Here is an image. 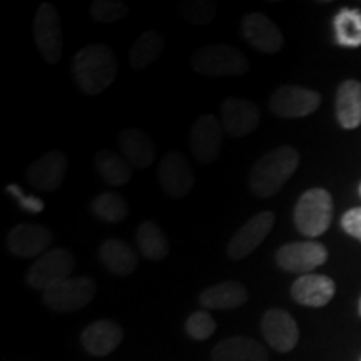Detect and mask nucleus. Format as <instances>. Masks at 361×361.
Here are the masks:
<instances>
[{"mask_svg": "<svg viewBox=\"0 0 361 361\" xmlns=\"http://www.w3.org/2000/svg\"><path fill=\"white\" fill-rule=\"evenodd\" d=\"M119 61L107 44H87L72 59V79L85 96H97L117 78Z\"/></svg>", "mask_w": 361, "mask_h": 361, "instance_id": "1", "label": "nucleus"}, {"mask_svg": "<svg viewBox=\"0 0 361 361\" xmlns=\"http://www.w3.org/2000/svg\"><path fill=\"white\" fill-rule=\"evenodd\" d=\"M300 166V152L291 146H281L266 152L252 164L250 171V191L258 200L278 194L291 179Z\"/></svg>", "mask_w": 361, "mask_h": 361, "instance_id": "2", "label": "nucleus"}, {"mask_svg": "<svg viewBox=\"0 0 361 361\" xmlns=\"http://www.w3.org/2000/svg\"><path fill=\"white\" fill-rule=\"evenodd\" d=\"M194 72L207 78L221 75H245L250 71V61L245 52L229 44H211L196 49L191 56Z\"/></svg>", "mask_w": 361, "mask_h": 361, "instance_id": "3", "label": "nucleus"}, {"mask_svg": "<svg viewBox=\"0 0 361 361\" xmlns=\"http://www.w3.org/2000/svg\"><path fill=\"white\" fill-rule=\"evenodd\" d=\"M333 219V197L326 189L314 188L301 194L295 206V224L301 234L318 238L328 231Z\"/></svg>", "mask_w": 361, "mask_h": 361, "instance_id": "4", "label": "nucleus"}, {"mask_svg": "<svg viewBox=\"0 0 361 361\" xmlns=\"http://www.w3.org/2000/svg\"><path fill=\"white\" fill-rule=\"evenodd\" d=\"M75 269V258L67 247H54L44 252L27 269L25 281L30 288L39 291H47L54 284L71 278Z\"/></svg>", "mask_w": 361, "mask_h": 361, "instance_id": "5", "label": "nucleus"}, {"mask_svg": "<svg viewBox=\"0 0 361 361\" xmlns=\"http://www.w3.org/2000/svg\"><path fill=\"white\" fill-rule=\"evenodd\" d=\"M96 291L97 286L92 278L71 276L44 291L42 301L56 313H71L85 308L94 300Z\"/></svg>", "mask_w": 361, "mask_h": 361, "instance_id": "6", "label": "nucleus"}, {"mask_svg": "<svg viewBox=\"0 0 361 361\" xmlns=\"http://www.w3.org/2000/svg\"><path fill=\"white\" fill-rule=\"evenodd\" d=\"M34 40L40 56L47 64H56L62 57V29L61 17L54 4H40L34 17Z\"/></svg>", "mask_w": 361, "mask_h": 361, "instance_id": "7", "label": "nucleus"}, {"mask_svg": "<svg viewBox=\"0 0 361 361\" xmlns=\"http://www.w3.org/2000/svg\"><path fill=\"white\" fill-rule=\"evenodd\" d=\"M319 104L322 96L316 90L301 85H279L269 97L271 112L283 119H298L313 114Z\"/></svg>", "mask_w": 361, "mask_h": 361, "instance_id": "8", "label": "nucleus"}, {"mask_svg": "<svg viewBox=\"0 0 361 361\" xmlns=\"http://www.w3.org/2000/svg\"><path fill=\"white\" fill-rule=\"evenodd\" d=\"M274 223H276V216L273 211H261L247 219L229 239L228 247H226L229 258L233 261L247 258L251 252L258 250L271 229L274 228Z\"/></svg>", "mask_w": 361, "mask_h": 361, "instance_id": "9", "label": "nucleus"}, {"mask_svg": "<svg viewBox=\"0 0 361 361\" xmlns=\"http://www.w3.org/2000/svg\"><path fill=\"white\" fill-rule=\"evenodd\" d=\"M279 268L288 273L310 274L328 261V250L322 243L296 241L279 247L274 256Z\"/></svg>", "mask_w": 361, "mask_h": 361, "instance_id": "10", "label": "nucleus"}, {"mask_svg": "<svg viewBox=\"0 0 361 361\" xmlns=\"http://www.w3.org/2000/svg\"><path fill=\"white\" fill-rule=\"evenodd\" d=\"M223 124L213 114H201L189 133V149L201 164H213L223 147Z\"/></svg>", "mask_w": 361, "mask_h": 361, "instance_id": "11", "label": "nucleus"}, {"mask_svg": "<svg viewBox=\"0 0 361 361\" xmlns=\"http://www.w3.org/2000/svg\"><path fill=\"white\" fill-rule=\"evenodd\" d=\"M157 178H159L162 191L174 200L186 197L196 183L191 162L179 151H169L162 157L159 169H157Z\"/></svg>", "mask_w": 361, "mask_h": 361, "instance_id": "12", "label": "nucleus"}, {"mask_svg": "<svg viewBox=\"0 0 361 361\" xmlns=\"http://www.w3.org/2000/svg\"><path fill=\"white\" fill-rule=\"evenodd\" d=\"M221 124L231 137H246L261 124L258 104L243 97H228L221 106Z\"/></svg>", "mask_w": 361, "mask_h": 361, "instance_id": "13", "label": "nucleus"}, {"mask_svg": "<svg viewBox=\"0 0 361 361\" xmlns=\"http://www.w3.org/2000/svg\"><path fill=\"white\" fill-rule=\"evenodd\" d=\"M52 243V234L49 228L37 223H22L13 226L7 233L6 245L12 255L19 258H40Z\"/></svg>", "mask_w": 361, "mask_h": 361, "instance_id": "14", "label": "nucleus"}, {"mask_svg": "<svg viewBox=\"0 0 361 361\" xmlns=\"http://www.w3.org/2000/svg\"><path fill=\"white\" fill-rule=\"evenodd\" d=\"M261 333L271 348L279 353L295 350L300 340V329L295 318L288 311L273 308L268 310L261 318Z\"/></svg>", "mask_w": 361, "mask_h": 361, "instance_id": "15", "label": "nucleus"}, {"mask_svg": "<svg viewBox=\"0 0 361 361\" xmlns=\"http://www.w3.org/2000/svg\"><path fill=\"white\" fill-rule=\"evenodd\" d=\"M241 32L252 49L263 54H276L284 45V37L279 27L261 12H251L245 16Z\"/></svg>", "mask_w": 361, "mask_h": 361, "instance_id": "16", "label": "nucleus"}, {"mask_svg": "<svg viewBox=\"0 0 361 361\" xmlns=\"http://www.w3.org/2000/svg\"><path fill=\"white\" fill-rule=\"evenodd\" d=\"M67 173V157L61 151H49L27 169L30 186L42 192H54L62 186Z\"/></svg>", "mask_w": 361, "mask_h": 361, "instance_id": "17", "label": "nucleus"}, {"mask_svg": "<svg viewBox=\"0 0 361 361\" xmlns=\"http://www.w3.org/2000/svg\"><path fill=\"white\" fill-rule=\"evenodd\" d=\"M290 293L298 305L323 308L335 296L336 284L326 274H303L291 284Z\"/></svg>", "mask_w": 361, "mask_h": 361, "instance_id": "18", "label": "nucleus"}, {"mask_svg": "<svg viewBox=\"0 0 361 361\" xmlns=\"http://www.w3.org/2000/svg\"><path fill=\"white\" fill-rule=\"evenodd\" d=\"M123 338L124 331L121 324L111 319H101L84 329L80 335V343L89 355L102 358V356L111 355L123 343Z\"/></svg>", "mask_w": 361, "mask_h": 361, "instance_id": "19", "label": "nucleus"}, {"mask_svg": "<svg viewBox=\"0 0 361 361\" xmlns=\"http://www.w3.org/2000/svg\"><path fill=\"white\" fill-rule=\"evenodd\" d=\"M117 144H119L121 154L129 161L133 168L147 169L154 162L156 146L142 129H123L117 134Z\"/></svg>", "mask_w": 361, "mask_h": 361, "instance_id": "20", "label": "nucleus"}, {"mask_svg": "<svg viewBox=\"0 0 361 361\" xmlns=\"http://www.w3.org/2000/svg\"><path fill=\"white\" fill-rule=\"evenodd\" d=\"M99 259L104 268L114 276L124 278L133 274L139 264L137 252L123 239H106L99 247Z\"/></svg>", "mask_w": 361, "mask_h": 361, "instance_id": "21", "label": "nucleus"}, {"mask_svg": "<svg viewBox=\"0 0 361 361\" xmlns=\"http://www.w3.org/2000/svg\"><path fill=\"white\" fill-rule=\"evenodd\" d=\"M268 351L259 341L247 336H231L219 341L211 353V361H268Z\"/></svg>", "mask_w": 361, "mask_h": 361, "instance_id": "22", "label": "nucleus"}, {"mask_svg": "<svg viewBox=\"0 0 361 361\" xmlns=\"http://www.w3.org/2000/svg\"><path fill=\"white\" fill-rule=\"evenodd\" d=\"M247 298H250V293L245 284L238 281H223L206 288L197 300L206 310H234L245 305Z\"/></svg>", "mask_w": 361, "mask_h": 361, "instance_id": "23", "label": "nucleus"}, {"mask_svg": "<svg viewBox=\"0 0 361 361\" xmlns=\"http://www.w3.org/2000/svg\"><path fill=\"white\" fill-rule=\"evenodd\" d=\"M336 119L343 129L361 126V82L348 79L336 90Z\"/></svg>", "mask_w": 361, "mask_h": 361, "instance_id": "24", "label": "nucleus"}, {"mask_svg": "<svg viewBox=\"0 0 361 361\" xmlns=\"http://www.w3.org/2000/svg\"><path fill=\"white\" fill-rule=\"evenodd\" d=\"M94 162H96L97 174L109 186H126L133 179V166L119 152L111 151V149H102L94 157Z\"/></svg>", "mask_w": 361, "mask_h": 361, "instance_id": "25", "label": "nucleus"}, {"mask_svg": "<svg viewBox=\"0 0 361 361\" xmlns=\"http://www.w3.org/2000/svg\"><path fill=\"white\" fill-rule=\"evenodd\" d=\"M166 47L164 35L157 30H146L139 35L129 52V66L134 71H144L162 56Z\"/></svg>", "mask_w": 361, "mask_h": 361, "instance_id": "26", "label": "nucleus"}, {"mask_svg": "<svg viewBox=\"0 0 361 361\" xmlns=\"http://www.w3.org/2000/svg\"><path fill=\"white\" fill-rule=\"evenodd\" d=\"M135 245L146 259L162 261L169 255V241L166 233L154 221H144L135 231Z\"/></svg>", "mask_w": 361, "mask_h": 361, "instance_id": "27", "label": "nucleus"}, {"mask_svg": "<svg viewBox=\"0 0 361 361\" xmlns=\"http://www.w3.org/2000/svg\"><path fill=\"white\" fill-rule=\"evenodd\" d=\"M90 211L104 223L119 224L128 218L129 204L123 194L106 191L94 197L92 202H90Z\"/></svg>", "mask_w": 361, "mask_h": 361, "instance_id": "28", "label": "nucleus"}, {"mask_svg": "<svg viewBox=\"0 0 361 361\" xmlns=\"http://www.w3.org/2000/svg\"><path fill=\"white\" fill-rule=\"evenodd\" d=\"M335 27L338 40L345 47L361 45V13L358 11H350V8L341 11L335 20Z\"/></svg>", "mask_w": 361, "mask_h": 361, "instance_id": "29", "label": "nucleus"}, {"mask_svg": "<svg viewBox=\"0 0 361 361\" xmlns=\"http://www.w3.org/2000/svg\"><path fill=\"white\" fill-rule=\"evenodd\" d=\"M178 12L188 24L207 25L213 22L218 13V7L211 0H191V2L180 4Z\"/></svg>", "mask_w": 361, "mask_h": 361, "instance_id": "30", "label": "nucleus"}, {"mask_svg": "<svg viewBox=\"0 0 361 361\" xmlns=\"http://www.w3.org/2000/svg\"><path fill=\"white\" fill-rule=\"evenodd\" d=\"M129 13V7L121 0H96L90 4L89 16L99 24H114Z\"/></svg>", "mask_w": 361, "mask_h": 361, "instance_id": "31", "label": "nucleus"}, {"mask_svg": "<svg viewBox=\"0 0 361 361\" xmlns=\"http://www.w3.org/2000/svg\"><path fill=\"white\" fill-rule=\"evenodd\" d=\"M184 329H186V333L192 340L204 341L214 335L216 322L207 311H194L186 319Z\"/></svg>", "mask_w": 361, "mask_h": 361, "instance_id": "32", "label": "nucleus"}, {"mask_svg": "<svg viewBox=\"0 0 361 361\" xmlns=\"http://www.w3.org/2000/svg\"><path fill=\"white\" fill-rule=\"evenodd\" d=\"M6 191L11 194L13 200L19 202V206L24 211H27V213L39 214V213H42V211H44L45 204L42 202V200H39V197H35V196H25V192L22 191V189L17 186V184H8Z\"/></svg>", "mask_w": 361, "mask_h": 361, "instance_id": "33", "label": "nucleus"}, {"mask_svg": "<svg viewBox=\"0 0 361 361\" xmlns=\"http://www.w3.org/2000/svg\"><path fill=\"white\" fill-rule=\"evenodd\" d=\"M341 228L348 236L361 243V207H351L341 218Z\"/></svg>", "mask_w": 361, "mask_h": 361, "instance_id": "34", "label": "nucleus"}, {"mask_svg": "<svg viewBox=\"0 0 361 361\" xmlns=\"http://www.w3.org/2000/svg\"><path fill=\"white\" fill-rule=\"evenodd\" d=\"M358 313L361 316V298H360V303H358Z\"/></svg>", "mask_w": 361, "mask_h": 361, "instance_id": "35", "label": "nucleus"}, {"mask_svg": "<svg viewBox=\"0 0 361 361\" xmlns=\"http://www.w3.org/2000/svg\"><path fill=\"white\" fill-rule=\"evenodd\" d=\"M360 192H361V186H360Z\"/></svg>", "mask_w": 361, "mask_h": 361, "instance_id": "36", "label": "nucleus"}]
</instances>
